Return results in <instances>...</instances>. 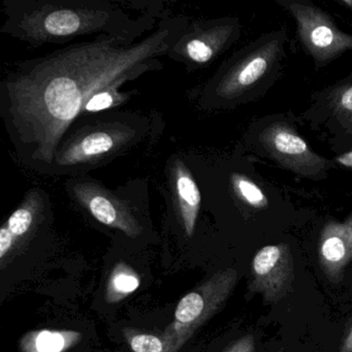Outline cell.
Here are the masks:
<instances>
[{"instance_id": "obj_1", "label": "cell", "mask_w": 352, "mask_h": 352, "mask_svg": "<svg viewBox=\"0 0 352 352\" xmlns=\"http://www.w3.org/2000/svg\"><path fill=\"white\" fill-rule=\"evenodd\" d=\"M182 20L162 22L140 42L100 36L26 61L3 87V114L20 154L32 166H54L65 133L96 94L160 67L182 36Z\"/></svg>"}, {"instance_id": "obj_2", "label": "cell", "mask_w": 352, "mask_h": 352, "mask_svg": "<svg viewBox=\"0 0 352 352\" xmlns=\"http://www.w3.org/2000/svg\"><path fill=\"white\" fill-rule=\"evenodd\" d=\"M149 20H133L108 3L41 1L10 13L6 30L32 44H54L88 34L139 38Z\"/></svg>"}, {"instance_id": "obj_3", "label": "cell", "mask_w": 352, "mask_h": 352, "mask_svg": "<svg viewBox=\"0 0 352 352\" xmlns=\"http://www.w3.org/2000/svg\"><path fill=\"white\" fill-rule=\"evenodd\" d=\"M238 279L236 270H222L181 298L174 321L162 333L166 352L180 351L195 331L223 307Z\"/></svg>"}, {"instance_id": "obj_4", "label": "cell", "mask_w": 352, "mask_h": 352, "mask_svg": "<svg viewBox=\"0 0 352 352\" xmlns=\"http://www.w3.org/2000/svg\"><path fill=\"white\" fill-rule=\"evenodd\" d=\"M305 48L316 60L327 61L352 49L351 34L340 32L323 12L300 3H287Z\"/></svg>"}, {"instance_id": "obj_5", "label": "cell", "mask_w": 352, "mask_h": 352, "mask_svg": "<svg viewBox=\"0 0 352 352\" xmlns=\"http://www.w3.org/2000/svg\"><path fill=\"white\" fill-rule=\"evenodd\" d=\"M133 135L135 131L124 125H104L80 133L57 150L54 166L75 168L100 162L131 143Z\"/></svg>"}, {"instance_id": "obj_6", "label": "cell", "mask_w": 352, "mask_h": 352, "mask_svg": "<svg viewBox=\"0 0 352 352\" xmlns=\"http://www.w3.org/2000/svg\"><path fill=\"white\" fill-rule=\"evenodd\" d=\"M294 279V261L287 245H269L253 258L249 289L261 294L265 302H277L287 296Z\"/></svg>"}, {"instance_id": "obj_7", "label": "cell", "mask_w": 352, "mask_h": 352, "mask_svg": "<svg viewBox=\"0 0 352 352\" xmlns=\"http://www.w3.org/2000/svg\"><path fill=\"white\" fill-rule=\"evenodd\" d=\"M261 141L280 164L298 174L318 176L327 170V160L316 155L287 125H270L261 133Z\"/></svg>"}, {"instance_id": "obj_8", "label": "cell", "mask_w": 352, "mask_h": 352, "mask_svg": "<svg viewBox=\"0 0 352 352\" xmlns=\"http://www.w3.org/2000/svg\"><path fill=\"white\" fill-rule=\"evenodd\" d=\"M45 199L42 192L32 190L11 214L0 230V267H6L25 248L44 219Z\"/></svg>"}, {"instance_id": "obj_9", "label": "cell", "mask_w": 352, "mask_h": 352, "mask_svg": "<svg viewBox=\"0 0 352 352\" xmlns=\"http://www.w3.org/2000/svg\"><path fill=\"white\" fill-rule=\"evenodd\" d=\"M77 201L100 223L138 238L143 228L133 210L96 183L79 182L73 187Z\"/></svg>"}, {"instance_id": "obj_10", "label": "cell", "mask_w": 352, "mask_h": 352, "mask_svg": "<svg viewBox=\"0 0 352 352\" xmlns=\"http://www.w3.org/2000/svg\"><path fill=\"white\" fill-rule=\"evenodd\" d=\"M279 52V42L272 41L236 63L220 81L218 96L232 100L252 87L269 71Z\"/></svg>"}, {"instance_id": "obj_11", "label": "cell", "mask_w": 352, "mask_h": 352, "mask_svg": "<svg viewBox=\"0 0 352 352\" xmlns=\"http://www.w3.org/2000/svg\"><path fill=\"white\" fill-rule=\"evenodd\" d=\"M319 263L333 283L343 277L346 265L352 261V215L345 221L329 222L321 232Z\"/></svg>"}, {"instance_id": "obj_12", "label": "cell", "mask_w": 352, "mask_h": 352, "mask_svg": "<svg viewBox=\"0 0 352 352\" xmlns=\"http://www.w3.org/2000/svg\"><path fill=\"white\" fill-rule=\"evenodd\" d=\"M175 199L181 222L187 236L195 232L201 208V193L192 175L183 162H179L174 170Z\"/></svg>"}, {"instance_id": "obj_13", "label": "cell", "mask_w": 352, "mask_h": 352, "mask_svg": "<svg viewBox=\"0 0 352 352\" xmlns=\"http://www.w3.org/2000/svg\"><path fill=\"white\" fill-rule=\"evenodd\" d=\"M83 339L80 331L73 329H36L20 338V352H67Z\"/></svg>"}, {"instance_id": "obj_14", "label": "cell", "mask_w": 352, "mask_h": 352, "mask_svg": "<svg viewBox=\"0 0 352 352\" xmlns=\"http://www.w3.org/2000/svg\"><path fill=\"white\" fill-rule=\"evenodd\" d=\"M232 26H216L207 32L186 38L183 54L191 63L204 65L209 63L221 50L232 34Z\"/></svg>"}, {"instance_id": "obj_15", "label": "cell", "mask_w": 352, "mask_h": 352, "mask_svg": "<svg viewBox=\"0 0 352 352\" xmlns=\"http://www.w3.org/2000/svg\"><path fill=\"white\" fill-rule=\"evenodd\" d=\"M141 285V278L133 267L119 261L113 267L107 281L104 298L108 304H117L133 294Z\"/></svg>"}, {"instance_id": "obj_16", "label": "cell", "mask_w": 352, "mask_h": 352, "mask_svg": "<svg viewBox=\"0 0 352 352\" xmlns=\"http://www.w3.org/2000/svg\"><path fill=\"white\" fill-rule=\"evenodd\" d=\"M123 336L133 352H166V343L162 333L155 335L133 327H125Z\"/></svg>"}, {"instance_id": "obj_17", "label": "cell", "mask_w": 352, "mask_h": 352, "mask_svg": "<svg viewBox=\"0 0 352 352\" xmlns=\"http://www.w3.org/2000/svg\"><path fill=\"white\" fill-rule=\"evenodd\" d=\"M232 185L236 192L249 205L254 208L267 207V197L253 181L241 175H234Z\"/></svg>"}, {"instance_id": "obj_18", "label": "cell", "mask_w": 352, "mask_h": 352, "mask_svg": "<svg viewBox=\"0 0 352 352\" xmlns=\"http://www.w3.org/2000/svg\"><path fill=\"white\" fill-rule=\"evenodd\" d=\"M124 96L118 94V87L109 88L96 94L84 107L83 113H94L112 108L123 102Z\"/></svg>"}, {"instance_id": "obj_19", "label": "cell", "mask_w": 352, "mask_h": 352, "mask_svg": "<svg viewBox=\"0 0 352 352\" xmlns=\"http://www.w3.org/2000/svg\"><path fill=\"white\" fill-rule=\"evenodd\" d=\"M336 111L339 116L344 117L347 120H352V86L344 90L339 96L336 104Z\"/></svg>"}, {"instance_id": "obj_20", "label": "cell", "mask_w": 352, "mask_h": 352, "mask_svg": "<svg viewBox=\"0 0 352 352\" xmlns=\"http://www.w3.org/2000/svg\"><path fill=\"white\" fill-rule=\"evenodd\" d=\"M224 352H255V338L246 335L234 341Z\"/></svg>"}, {"instance_id": "obj_21", "label": "cell", "mask_w": 352, "mask_h": 352, "mask_svg": "<svg viewBox=\"0 0 352 352\" xmlns=\"http://www.w3.org/2000/svg\"><path fill=\"white\" fill-rule=\"evenodd\" d=\"M340 352H352V329L346 339L344 340L343 344L340 348Z\"/></svg>"}]
</instances>
